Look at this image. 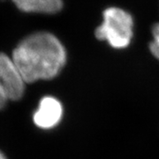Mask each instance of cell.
<instances>
[{"mask_svg":"<svg viewBox=\"0 0 159 159\" xmlns=\"http://www.w3.org/2000/svg\"><path fill=\"white\" fill-rule=\"evenodd\" d=\"M11 60L25 83H32L55 78L66 65V51L54 34L37 32L18 44Z\"/></svg>","mask_w":159,"mask_h":159,"instance_id":"1","label":"cell"},{"mask_svg":"<svg viewBox=\"0 0 159 159\" xmlns=\"http://www.w3.org/2000/svg\"><path fill=\"white\" fill-rule=\"evenodd\" d=\"M102 24L95 34L114 49H124L131 43L134 35V19L130 13L119 7H109L102 13Z\"/></svg>","mask_w":159,"mask_h":159,"instance_id":"2","label":"cell"},{"mask_svg":"<svg viewBox=\"0 0 159 159\" xmlns=\"http://www.w3.org/2000/svg\"><path fill=\"white\" fill-rule=\"evenodd\" d=\"M25 81L11 57L0 53V109L8 101H17L25 91Z\"/></svg>","mask_w":159,"mask_h":159,"instance_id":"3","label":"cell"},{"mask_svg":"<svg viewBox=\"0 0 159 159\" xmlns=\"http://www.w3.org/2000/svg\"><path fill=\"white\" fill-rule=\"evenodd\" d=\"M63 107L61 102L51 97H43L39 107L34 114L35 125L43 129H50L57 125L62 118Z\"/></svg>","mask_w":159,"mask_h":159,"instance_id":"4","label":"cell"},{"mask_svg":"<svg viewBox=\"0 0 159 159\" xmlns=\"http://www.w3.org/2000/svg\"><path fill=\"white\" fill-rule=\"evenodd\" d=\"M20 10L25 12L54 14L61 11L62 0H12Z\"/></svg>","mask_w":159,"mask_h":159,"instance_id":"5","label":"cell"},{"mask_svg":"<svg viewBox=\"0 0 159 159\" xmlns=\"http://www.w3.org/2000/svg\"><path fill=\"white\" fill-rule=\"evenodd\" d=\"M153 40L149 43V50L154 57L159 60V23L154 25L152 29Z\"/></svg>","mask_w":159,"mask_h":159,"instance_id":"6","label":"cell"},{"mask_svg":"<svg viewBox=\"0 0 159 159\" xmlns=\"http://www.w3.org/2000/svg\"><path fill=\"white\" fill-rule=\"evenodd\" d=\"M0 159H6V157H5V156H4L3 154L1 153V152H0Z\"/></svg>","mask_w":159,"mask_h":159,"instance_id":"7","label":"cell"}]
</instances>
